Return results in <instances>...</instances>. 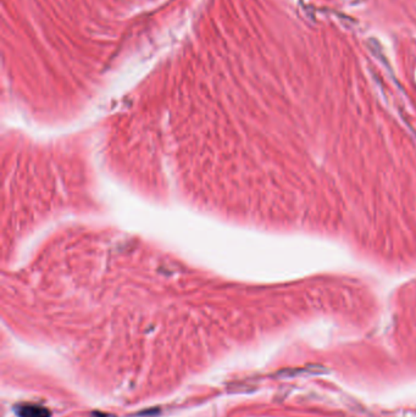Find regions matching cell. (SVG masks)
<instances>
[{
  "label": "cell",
  "instance_id": "1",
  "mask_svg": "<svg viewBox=\"0 0 416 417\" xmlns=\"http://www.w3.org/2000/svg\"><path fill=\"white\" fill-rule=\"evenodd\" d=\"M18 417H50L51 412L47 407L35 404H21L16 406Z\"/></svg>",
  "mask_w": 416,
  "mask_h": 417
},
{
  "label": "cell",
  "instance_id": "2",
  "mask_svg": "<svg viewBox=\"0 0 416 417\" xmlns=\"http://www.w3.org/2000/svg\"><path fill=\"white\" fill-rule=\"evenodd\" d=\"M93 417H115V416L109 414H104V412H94Z\"/></svg>",
  "mask_w": 416,
  "mask_h": 417
}]
</instances>
